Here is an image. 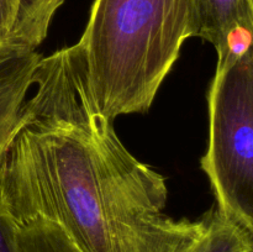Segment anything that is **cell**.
Masks as SVG:
<instances>
[{"label":"cell","mask_w":253,"mask_h":252,"mask_svg":"<svg viewBox=\"0 0 253 252\" xmlns=\"http://www.w3.org/2000/svg\"><path fill=\"white\" fill-rule=\"evenodd\" d=\"M0 252H22L19 239V225L15 222L0 200Z\"/></svg>","instance_id":"ba28073f"},{"label":"cell","mask_w":253,"mask_h":252,"mask_svg":"<svg viewBox=\"0 0 253 252\" xmlns=\"http://www.w3.org/2000/svg\"><path fill=\"white\" fill-rule=\"evenodd\" d=\"M64 0H25L16 24L0 42V162L19 123L42 56L37 51Z\"/></svg>","instance_id":"277c9868"},{"label":"cell","mask_w":253,"mask_h":252,"mask_svg":"<svg viewBox=\"0 0 253 252\" xmlns=\"http://www.w3.org/2000/svg\"><path fill=\"white\" fill-rule=\"evenodd\" d=\"M0 162V200L17 225L58 226L81 252H193L199 220L165 214L166 178L100 113L78 43L42 57Z\"/></svg>","instance_id":"6da1fadb"},{"label":"cell","mask_w":253,"mask_h":252,"mask_svg":"<svg viewBox=\"0 0 253 252\" xmlns=\"http://www.w3.org/2000/svg\"><path fill=\"white\" fill-rule=\"evenodd\" d=\"M25 0H0V42L6 39L16 24Z\"/></svg>","instance_id":"9c48e42d"},{"label":"cell","mask_w":253,"mask_h":252,"mask_svg":"<svg viewBox=\"0 0 253 252\" xmlns=\"http://www.w3.org/2000/svg\"><path fill=\"white\" fill-rule=\"evenodd\" d=\"M205 230L193 252H253V231L227 219L216 208L203 215Z\"/></svg>","instance_id":"8992f818"},{"label":"cell","mask_w":253,"mask_h":252,"mask_svg":"<svg viewBox=\"0 0 253 252\" xmlns=\"http://www.w3.org/2000/svg\"><path fill=\"white\" fill-rule=\"evenodd\" d=\"M199 34L215 47L217 63L231 54L230 44L236 34L253 31V0H197Z\"/></svg>","instance_id":"5b68a950"},{"label":"cell","mask_w":253,"mask_h":252,"mask_svg":"<svg viewBox=\"0 0 253 252\" xmlns=\"http://www.w3.org/2000/svg\"><path fill=\"white\" fill-rule=\"evenodd\" d=\"M197 0H94L79 44L90 93L110 121L148 111L183 43Z\"/></svg>","instance_id":"7a4b0ae2"},{"label":"cell","mask_w":253,"mask_h":252,"mask_svg":"<svg viewBox=\"0 0 253 252\" xmlns=\"http://www.w3.org/2000/svg\"><path fill=\"white\" fill-rule=\"evenodd\" d=\"M209 143L202 168L216 209L253 231V48L217 63L208 94Z\"/></svg>","instance_id":"3957f363"},{"label":"cell","mask_w":253,"mask_h":252,"mask_svg":"<svg viewBox=\"0 0 253 252\" xmlns=\"http://www.w3.org/2000/svg\"><path fill=\"white\" fill-rule=\"evenodd\" d=\"M19 239L22 252H81L58 226L42 220L20 225Z\"/></svg>","instance_id":"52a82bcc"}]
</instances>
